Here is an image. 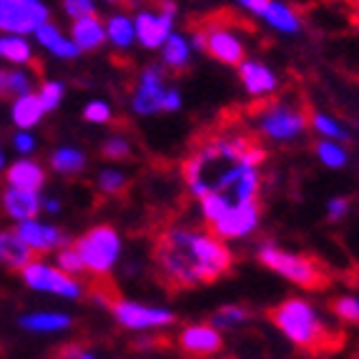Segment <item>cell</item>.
Listing matches in <instances>:
<instances>
[{
    "mask_svg": "<svg viewBox=\"0 0 359 359\" xmlns=\"http://www.w3.org/2000/svg\"><path fill=\"white\" fill-rule=\"evenodd\" d=\"M306 126H309V116L294 101H274L262 108L257 116L259 133H264L269 141H279V144L299 138L306 131Z\"/></svg>",
    "mask_w": 359,
    "mask_h": 359,
    "instance_id": "cell-6",
    "label": "cell"
},
{
    "mask_svg": "<svg viewBox=\"0 0 359 359\" xmlns=\"http://www.w3.org/2000/svg\"><path fill=\"white\" fill-rule=\"evenodd\" d=\"M81 352H83V349L78 347V344H66V347H60V352L55 359H78V354Z\"/></svg>",
    "mask_w": 359,
    "mask_h": 359,
    "instance_id": "cell-45",
    "label": "cell"
},
{
    "mask_svg": "<svg viewBox=\"0 0 359 359\" xmlns=\"http://www.w3.org/2000/svg\"><path fill=\"white\" fill-rule=\"evenodd\" d=\"M55 266H58L60 271H66L68 276H81L86 274V266L83 262H81V257H78L76 246H63V249H58V254H55Z\"/></svg>",
    "mask_w": 359,
    "mask_h": 359,
    "instance_id": "cell-34",
    "label": "cell"
},
{
    "mask_svg": "<svg viewBox=\"0 0 359 359\" xmlns=\"http://www.w3.org/2000/svg\"><path fill=\"white\" fill-rule=\"evenodd\" d=\"M83 118L88 123H108L114 118V114H111V106L106 101H90L83 108Z\"/></svg>",
    "mask_w": 359,
    "mask_h": 359,
    "instance_id": "cell-39",
    "label": "cell"
},
{
    "mask_svg": "<svg viewBox=\"0 0 359 359\" xmlns=\"http://www.w3.org/2000/svg\"><path fill=\"white\" fill-rule=\"evenodd\" d=\"M347 211H349L347 198H341V196L330 198V204H327V214H330L332 222H339V219H344V216H347Z\"/></svg>",
    "mask_w": 359,
    "mask_h": 359,
    "instance_id": "cell-42",
    "label": "cell"
},
{
    "mask_svg": "<svg viewBox=\"0 0 359 359\" xmlns=\"http://www.w3.org/2000/svg\"><path fill=\"white\" fill-rule=\"evenodd\" d=\"M264 149L257 146L244 133H216L204 138L181 166L189 191L201 201L206 194L216 189V184L239 163H262Z\"/></svg>",
    "mask_w": 359,
    "mask_h": 359,
    "instance_id": "cell-2",
    "label": "cell"
},
{
    "mask_svg": "<svg viewBox=\"0 0 359 359\" xmlns=\"http://www.w3.org/2000/svg\"><path fill=\"white\" fill-rule=\"evenodd\" d=\"M8 86H11V96L13 98L25 96V93H30V86H33V76H30L28 71H23V68H13Z\"/></svg>",
    "mask_w": 359,
    "mask_h": 359,
    "instance_id": "cell-38",
    "label": "cell"
},
{
    "mask_svg": "<svg viewBox=\"0 0 359 359\" xmlns=\"http://www.w3.org/2000/svg\"><path fill=\"white\" fill-rule=\"evenodd\" d=\"M239 78H241V83H244L246 93L257 98L274 96L276 88H279L276 73L271 71L266 63H262V60H244L239 66Z\"/></svg>",
    "mask_w": 359,
    "mask_h": 359,
    "instance_id": "cell-16",
    "label": "cell"
},
{
    "mask_svg": "<svg viewBox=\"0 0 359 359\" xmlns=\"http://www.w3.org/2000/svg\"><path fill=\"white\" fill-rule=\"evenodd\" d=\"M154 264L161 282L171 289H194L229 274L233 254L211 231L166 226L154 241Z\"/></svg>",
    "mask_w": 359,
    "mask_h": 359,
    "instance_id": "cell-1",
    "label": "cell"
},
{
    "mask_svg": "<svg viewBox=\"0 0 359 359\" xmlns=\"http://www.w3.org/2000/svg\"><path fill=\"white\" fill-rule=\"evenodd\" d=\"M0 204H3V211L18 224L36 219L43 209V201L36 191H23V189H13V186H8L6 191H3Z\"/></svg>",
    "mask_w": 359,
    "mask_h": 359,
    "instance_id": "cell-17",
    "label": "cell"
},
{
    "mask_svg": "<svg viewBox=\"0 0 359 359\" xmlns=\"http://www.w3.org/2000/svg\"><path fill=\"white\" fill-rule=\"evenodd\" d=\"M161 60L163 66L171 68V71L176 73L186 71L189 60H191V41L186 36H181V33H171L161 48Z\"/></svg>",
    "mask_w": 359,
    "mask_h": 359,
    "instance_id": "cell-24",
    "label": "cell"
},
{
    "mask_svg": "<svg viewBox=\"0 0 359 359\" xmlns=\"http://www.w3.org/2000/svg\"><path fill=\"white\" fill-rule=\"evenodd\" d=\"M133 25H136V41L149 50L163 48L166 38L174 33V18L166 15L163 11H158V8L138 11L136 18H133Z\"/></svg>",
    "mask_w": 359,
    "mask_h": 359,
    "instance_id": "cell-13",
    "label": "cell"
},
{
    "mask_svg": "<svg viewBox=\"0 0 359 359\" xmlns=\"http://www.w3.org/2000/svg\"><path fill=\"white\" fill-rule=\"evenodd\" d=\"M354 3H359V0H354Z\"/></svg>",
    "mask_w": 359,
    "mask_h": 359,
    "instance_id": "cell-51",
    "label": "cell"
},
{
    "mask_svg": "<svg viewBox=\"0 0 359 359\" xmlns=\"http://www.w3.org/2000/svg\"><path fill=\"white\" fill-rule=\"evenodd\" d=\"M262 18L266 25H271L279 33H287V36H292V33H297L302 28V20L297 15V11L292 6H287V3H282V0H271Z\"/></svg>",
    "mask_w": 359,
    "mask_h": 359,
    "instance_id": "cell-26",
    "label": "cell"
},
{
    "mask_svg": "<svg viewBox=\"0 0 359 359\" xmlns=\"http://www.w3.org/2000/svg\"><path fill=\"white\" fill-rule=\"evenodd\" d=\"M50 166L63 176H76L86 168V154L73 146H60L50 154Z\"/></svg>",
    "mask_w": 359,
    "mask_h": 359,
    "instance_id": "cell-28",
    "label": "cell"
},
{
    "mask_svg": "<svg viewBox=\"0 0 359 359\" xmlns=\"http://www.w3.org/2000/svg\"><path fill=\"white\" fill-rule=\"evenodd\" d=\"M314 151H317V158L324 163V166L330 168H341L344 163H347V151L341 149V144H337V141H319L317 146H314Z\"/></svg>",
    "mask_w": 359,
    "mask_h": 359,
    "instance_id": "cell-32",
    "label": "cell"
},
{
    "mask_svg": "<svg viewBox=\"0 0 359 359\" xmlns=\"http://www.w3.org/2000/svg\"><path fill=\"white\" fill-rule=\"evenodd\" d=\"M0 168H6V156H3V149H0Z\"/></svg>",
    "mask_w": 359,
    "mask_h": 359,
    "instance_id": "cell-49",
    "label": "cell"
},
{
    "mask_svg": "<svg viewBox=\"0 0 359 359\" xmlns=\"http://www.w3.org/2000/svg\"><path fill=\"white\" fill-rule=\"evenodd\" d=\"M6 181L13 189H23V191H41L46 184V171L41 163L30 161V158H18L15 163H11L6 171Z\"/></svg>",
    "mask_w": 359,
    "mask_h": 359,
    "instance_id": "cell-19",
    "label": "cell"
},
{
    "mask_svg": "<svg viewBox=\"0 0 359 359\" xmlns=\"http://www.w3.org/2000/svg\"><path fill=\"white\" fill-rule=\"evenodd\" d=\"M50 23V8L43 0H0V36H33Z\"/></svg>",
    "mask_w": 359,
    "mask_h": 359,
    "instance_id": "cell-8",
    "label": "cell"
},
{
    "mask_svg": "<svg viewBox=\"0 0 359 359\" xmlns=\"http://www.w3.org/2000/svg\"><path fill=\"white\" fill-rule=\"evenodd\" d=\"M103 3H121V0H103Z\"/></svg>",
    "mask_w": 359,
    "mask_h": 359,
    "instance_id": "cell-50",
    "label": "cell"
},
{
    "mask_svg": "<svg viewBox=\"0 0 359 359\" xmlns=\"http://www.w3.org/2000/svg\"><path fill=\"white\" fill-rule=\"evenodd\" d=\"M18 322L30 334H60L71 330L73 317L66 311H28Z\"/></svg>",
    "mask_w": 359,
    "mask_h": 359,
    "instance_id": "cell-18",
    "label": "cell"
},
{
    "mask_svg": "<svg viewBox=\"0 0 359 359\" xmlns=\"http://www.w3.org/2000/svg\"><path fill=\"white\" fill-rule=\"evenodd\" d=\"M78 359H98V357L93 352H86V349H83V352L78 354Z\"/></svg>",
    "mask_w": 359,
    "mask_h": 359,
    "instance_id": "cell-48",
    "label": "cell"
},
{
    "mask_svg": "<svg viewBox=\"0 0 359 359\" xmlns=\"http://www.w3.org/2000/svg\"><path fill=\"white\" fill-rule=\"evenodd\" d=\"M249 309L241 304H229V306H222V309L216 311L214 317H211V324H214L216 330H236L241 324L249 322Z\"/></svg>",
    "mask_w": 359,
    "mask_h": 359,
    "instance_id": "cell-29",
    "label": "cell"
},
{
    "mask_svg": "<svg viewBox=\"0 0 359 359\" xmlns=\"http://www.w3.org/2000/svg\"><path fill=\"white\" fill-rule=\"evenodd\" d=\"M33 36H36V41L41 43L50 55H55V58H60V60H73V58H78V53H81V50L76 48V43H73L68 36H63V30L55 28L53 23L41 25Z\"/></svg>",
    "mask_w": 359,
    "mask_h": 359,
    "instance_id": "cell-21",
    "label": "cell"
},
{
    "mask_svg": "<svg viewBox=\"0 0 359 359\" xmlns=\"http://www.w3.org/2000/svg\"><path fill=\"white\" fill-rule=\"evenodd\" d=\"M166 83H163V68L149 66L138 76L136 90H133L131 108L138 116H154L163 111V98H166Z\"/></svg>",
    "mask_w": 359,
    "mask_h": 359,
    "instance_id": "cell-11",
    "label": "cell"
},
{
    "mask_svg": "<svg viewBox=\"0 0 359 359\" xmlns=\"http://www.w3.org/2000/svg\"><path fill=\"white\" fill-rule=\"evenodd\" d=\"M271 322L294 347L306 349V352H322L337 344L334 332L330 330V324L324 322L319 309L311 302L302 299V297H289L282 304H276L271 309Z\"/></svg>",
    "mask_w": 359,
    "mask_h": 359,
    "instance_id": "cell-3",
    "label": "cell"
},
{
    "mask_svg": "<svg viewBox=\"0 0 359 359\" xmlns=\"http://www.w3.org/2000/svg\"><path fill=\"white\" fill-rule=\"evenodd\" d=\"M15 233H18L23 244L28 246L33 254H48L55 252V249H63V231L50 224H41L36 219H30V222H23L15 226Z\"/></svg>",
    "mask_w": 359,
    "mask_h": 359,
    "instance_id": "cell-15",
    "label": "cell"
},
{
    "mask_svg": "<svg viewBox=\"0 0 359 359\" xmlns=\"http://www.w3.org/2000/svg\"><path fill=\"white\" fill-rule=\"evenodd\" d=\"M63 93H66V86L60 83V81H46V83L38 88V98H41L43 108H46V114L60 106V101H63Z\"/></svg>",
    "mask_w": 359,
    "mask_h": 359,
    "instance_id": "cell-36",
    "label": "cell"
},
{
    "mask_svg": "<svg viewBox=\"0 0 359 359\" xmlns=\"http://www.w3.org/2000/svg\"><path fill=\"white\" fill-rule=\"evenodd\" d=\"M309 121H311V126H314V131L322 138H327V141H337V144H339V141H347L349 138L347 128L339 126L330 114H319L317 111V114H311Z\"/></svg>",
    "mask_w": 359,
    "mask_h": 359,
    "instance_id": "cell-31",
    "label": "cell"
},
{
    "mask_svg": "<svg viewBox=\"0 0 359 359\" xmlns=\"http://www.w3.org/2000/svg\"><path fill=\"white\" fill-rule=\"evenodd\" d=\"M43 211H48V214H58L60 204L55 201V198H48V201H43Z\"/></svg>",
    "mask_w": 359,
    "mask_h": 359,
    "instance_id": "cell-47",
    "label": "cell"
},
{
    "mask_svg": "<svg viewBox=\"0 0 359 359\" xmlns=\"http://www.w3.org/2000/svg\"><path fill=\"white\" fill-rule=\"evenodd\" d=\"M71 41L76 43V48L81 50V53L98 50L103 43H106V25L98 20V15H88V18L73 20Z\"/></svg>",
    "mask_w": 359,
    "mask_h": 359,
    "instance_id": "cell-20",
    "label": "cell"
},
{
    "mask_svg": "<svg viewBox=\"0 0 359 359\" xmlns=\"http://www.w3.org/2000/svg\"><path fill=\"white\" fill-rule=\"evenodd\" d=\"M259 216L262 214H259L257 201H252V204H231L219 222L211 224V233L219 236L222 241L244 239V236L257 231Z\"/></svg>",
    "mask_w": 359,
    "mask_h": 359,
    "instance_id": "cell-12",
    "label": "cell"
},
{
    "mask_svg": "<svg viewBox=\"0 0 359 359\" xmlns=\"http://www.w3.org/2000/svg\"><path fill=\"white\" fill-rule=\"evenodd\" d=\"M179 108H181V93L176 88H168L166 98H163V111L174 114V111H179Z\"/></svg>",
    "mask_w": 359,
    "mask_h": 359,
    "instance_id": "cell-44",
    "label": "cell"
},
{
    "mask_svg": "<svg viewBox=\"0 0 359 359\" xmlns=\"http://www.w3.org/2000/svg\"><path fill=\"white\" fill-rule=\"evenodd\" d=\"M73 246H76V252L81 257V262H83L86 271L98 276V279L114 271V266L121 259V249H123L121 233L114 226H106V224L88 229Z\"/></svg>",
    "mask_w": 359,
    "mask_h": 359,
    "instance_id": "cell-5",
    "label": "cell"
},
{
    "mask_svg": "<svg viewBox=\"0 0 359 359\" xmlns=\"http://www.w3.org/2000/svg\"><path fill=\"white\" fill-rule=\"evenodd\" d=\"M13 146H15V151H18V154L28 156V154H33V151H36V138L30 136L28 131H18L15 136H13Z\"/></svg>",
    "mask_w": 359,
    "mask_h": 359,
    "instance_id": "cell-41",
    "label": "cell"
},
{
    "mask_svg": "<svg viewBox=\"0 0 359 359\" xmlns=\"http://www.w3.org/2000/svg\"><path fill=\"white\" fill-rule=\"evenodd\" d=\"M8 81H11V71H8V68H0V98L11 96V86H8Z\"/></svg>",
    "mask_w": 359,
    "mask_h": 359,
    "instance_id": "cell-46",
    "label": "cell"
},
{
    "mask_svg": "<svg viewBox=\"0 0 359 359\" xmlns=\"http://www.w3.org/2000/svg\"><path fill=\"white\" fill-rule=\"evenodd\" d=\"M179 347L191 357H211L224 347V339L214 324H189L179 334Z\"/></svg>",
    "mask_w": 359,
    "mask_h": 359,
    "instance_id": "cell-14",
    "label": "cell"
},
{
    "mask_svg": "<svg viewBox=\"0 0 359 359\" xmlns=\"http://www.w3.org/2000/svg\"><path fill=\"white\" fill-rule=\"evenodd\" d=\"M96 186L103 196H121L128 189V176L121 168H103L96 179Z\"/></svg>",
    "mask_w": 359,
    "mask_h": 359,
    "instance_id": "cell-30",
    "label": "cell"
},
{
    "mask_svg": "<svg viewBox=\"0 0 359 359\" xmlns=\"http://www.w3.org/2000/svg\"><path fill=\"white\" fill-rule=\"evenodd\" d=\"M103 156H106V158H114V161L128 158V156H131V144H128V138L121 136V133L108 136L106 144H103Z\"/></svg>",
    "mask_w": 359,
    "mask_h": 359,
    "instance_id": "cell-37",
    "label": "cell"
},
{
    "mask_svg": "<svg viewBox=\"0 0 359 359\" xmlns=\"http://www.w3.org/2000/svg\"><path fill=\"white\" fill-rule=\"evenodd\" d=\"M20 276L28 289L41 294H53V297H60V299H81L83 294V287L78 284V279L68 276L66 271H60L53 264H46L41 259H33L28 266L20 269Z\"/></svg>",
    "mask_w": 359,
    "mask_h": 359,
    "instance_id": "cell-9",
    "label": "cell"
},
{
    "mask_svg": "<svg viewBox=\"0 0 359 359\" xmlns=\"http://www.w3.org/2000/svg\"><path fill=\"white\" fill-rule=\"evenodd\" d=\"M33 262V252L23 244L15 231H0V264L13 271H20Z\"/></svg>",
    "mask_w": 359,
    "mask_h": 359,
    "instance_id": "cell-22",
    "label": "cell"
},
{
    "mask_svg": "<svg viewBox=\"0 0 359 359\" xmlns=\"http://www.w3.org/2000/svg\"><path fill=\"white\" fill-rule=\"evenodd\" d=\"M63 11H66V15L73 20L96 15V6H93V0H63Z\"/></svg>",
    "mask_w": 359,
    "mask_h": 359,
    "instance_id": "cell-40",
    "label": "cell"
},
{
    "mask_svg": "<svg viewBox=\"0 0 359 359\" xmlns=\"http://www.w3.org/2000/svg\"><path fill=\"white\" fill-rule=\"evenodd\" d=\"M269 3L271 0H239V6L244 8V11H249L252 15H259V18L264 15V11H266Z\"/></svg>",
    "mask_w": 359,
    "mask_h": 359,
    "instance_id": "cell-43",
    "label": "cell"
},
{
    "mask_svg": "<svg viewBox=\"0 0 359 359\" xmlns=\"http://www.w3.org/2000/svg\"><path fill=\"white\" fill-rule=\"evenodd\" d=\"M332 311L334 317L344 324H359V297L354 294H341L332 302Z\"/></svg>",
    "mask_w": 359,
    "mask_h": 359,
    "instance_id": "cell-33",
    "label": "cell"
},
{
    "mask_svg": "<svg viewBox=\"0 0 359 359\" xmlns=\"http://www.w3.org/2000/svg\"><path fill=\"white\" fill-rule=\"evenodd\" d=\"M106 43L116 50H128L136 43V25L126 13H114L106 23Z\"/></svg>",
    "mask_w": 359,
    "mask_h": 359,
    "instance_id": "cell-27",
    "label": "cell"
},
{
    "mask_svg": "<svg viewBox=\"0 0 359 359\" xmlns=\"http://www.w3.org/2000/svg\"><path fill=\"white\" fill-rule=\"evenodd\" d=\"M0 60L13 63V66H18V68L36 66L33 46H30L28 38H23V36H0Z\"/></svg>",
    "mask_w": 359,
    "mask_h": 359,
    "instance_id": "cell-25",
    "label": "cell"
},
{
    "mask_svg": "<svg viewBox=\"0 0 359 359\" xmlns=\"http://www.w3.org/2000/svg\"><path fill=\"white\" fill-rule=\"evenodd\" d=\"M201 36H204V50L214 60L224 66H241L244 63V41H241L239 30L231 28L226 20L211 18L204 25H198Z\"/></svg>",
    "mask_w": 359,
    "mask_h": 359,
    "instance_id": "cell-10",
    "label": "cell"
},
{
    "mask_svg": "<svg viewBox=\"0 0 359 359\" xmlns=\"http://www.w3.org/2000/svg\"><path fill=\"white\" fill-rule=\"evenodd\" d=\"M229 206H231V204H229L222 194H206V196L201 198V214H204L206 224L211 226V224L219 222V219L226 214Z\"/></svg>",
    "mask_w": 359,
    "mask_h": 359,
    "instance_id": "cell-35",
    "label": "cell"
},
{
    "mask_svg": "<svg viewBox=\"0 0 359 359\" xmlns=\"http://www.w3.org/2000/svg\"><path fill=\"white\" fill-rule=\"evenodd\" d=\"M43 116H46V108H43L38 93H25V96H18L13 101L11 118L18 126V131H28V128L38 126Z\"/></svg>",
    "mask_w": 359,
    "mask_h": 359,
    "instance_id": "cell-23",
    "label": "cell"
},
{
    "mask_svg": "<svg viewBox=\"0 0 359 359\" xmlns=\"http://www.w3.org/2000/svg\"><path fill=\"white\" fill-rule=\"evenodd\" d=\"M257 257L266 269H271L274 274H279L282 279L302 289H322L327 284V271L322 269V264L317 259L306 257V254L289 252V249H282V246L266 241V244L259 246Z\"/></svg>",
    "mask_w": 359,
    "mask_h": 359,
    "instance_id": "cell-4",
    "label": "cell"
},
{
    "mask_svg": "<svg viewBox=\"0 0 359 359\" xmlns=\"http://www.w3.org/2000/svg\"><path fill=\"white\" fill-rule=\"evenodd\" d=\"M108 309H111L114 319L123 327V330L138 332V334L166 330V327H171V324L176 322L174 311L166 309V306H154V304H144V302L121 299V297H116Z\"/></svg>",
    "mask_w": 359,
    "mask_h": 359,
    "instance_id": "cell-7",
    "label": "cell"
}]
</instances>
